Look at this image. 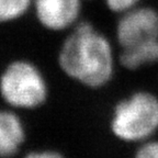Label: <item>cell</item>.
Here are the masks:
<instances>
[{
  "mask_svg": "<svg viewBox=\"0 0 158 158\" xmlns=\"http://www.w3.org/2000/svg\"><path fill=\"white\" fill-rule=\"evenodd\" d=\"M33 0H0V27L15 24L31 15Z\"/></svg>",
  "mask_w": 158,
  "mask_h": 158,
  "instance_id": "ba28073f",
  "label": "cell"
},
{
  "mask_svg": "<svg viewBox=\"0 0 158 158\" xmlns=\"http://www.w3.org/2000/svg\"><path fill=\"white\" fill-rule=\"evenodd\" d=\"M24 158H67L62 152L56 149H42L27 153Z\"/></svg>",
  "mask_w": 158,
  "mask_h": 158,
  "instance_id": "8fae6325",
  "label": "cell"
},
{
  "mask_svg": "<svg viewBox=\"0 0 158 158\" xmlns=\"http://www.w3.org/2000/svg\"><path fill=\"white\" fill-rule=\"evenodd\" d=\"M118 66L135 73L158 65V40L118 49Z\"/></svg>",
  "mask_w": 158,
  "mask_h": 158,
  "instance_id": "52a82bcc",
  "label": "cell"
},
{
  "mask_svg": "<svg viewBox=\"0 0 158 158\" xmlns=\"http://www.w3.org/2000/svg\"><path fill=\"white\" fill-rule=\"evenodd\" d=\"M109 12L116 17L144 3V0H102Z\"/></svg>",
  "mask_w": 158,
  "mask_h": 158,
  "instance_id": "30bf717a",
  "label": "cell"
},
{
  "mask_svg": "<svg viewBox=\"0 0 158 158\" xmlns=\"http://www.w3.org/2000/svg\"><path fill=\"white\" fill-rule=\"evenodd\" d=\"M49 85L42 68L32 59L17 57L0 72V98L13 110H35L46 103Z\"/></svg>",
  "mask_w": 158,
  "mask_h": 158,
  "instance_id": "3957f363",
  "label": "cell"
},
{
  "mask_svg": "<svg viewBox=\"0 0 158 158\" xmlns=\"http://www.w3.org/2000/svg\"><path fill=\"white\" fill-rule=\"evenodd\" d=\"M85 1L86 0H33L31 15L43 31L64 35L84 19Z\"/></svg>",
  "mask_w": 158,
  "mask_h": 158,
  "instance_id": "5b68a950",
  "label": "cell"
},
{
  "mask_svg": "<svg viewBox=\"0 0 158 158\" xmlns=\"http://www.w3.org/2000/svg\"><path fill=\"white\" fill-rule=\"evenodd\" d=\"M156 40H158L157 8L143 3L116 17L114 42L118 49Z\"/></svg>",
  "mask_w": 158,
  "mask_h": 158,
  "instance_id": "277c9868",
  "label": "cell"
},
{
  "mask_svg": "<svg viewBox=\"0 0 158 158\" xmlns=\"http://www.w3.org/2000/svg\"><path fill=\"white\" fill-rule=\"evenodd\" d=\"M130 158H158V136L133 146Z\"/></svg>",
  "mask_w": 158,
  "mask_h": 158,
  "instance_id": "9c48e42d",
  "label": "cell"
},
{
  "mask_svg": "<svg viewBox=\"0 0 158 158\" xmlns=\"http://www.w3.org/2000/svg\"><path fill=\"white\" fill-rule=\"evenodd\" d=\"M56 64L67 79L94 91L108 88L120 69L114 40L85 19L64 34Z\"/></svg>",
  "mask_w": 158,
  "mask_h": 158,
  "instance_id": "6da1fadb",
  "label": "cell"
},
{
  "mask_svg": "<svg viewBox=\"0 0 158 158\" xmlns=\"http://www.w3.org/2000/svg\"><path fill=\"white\" fill-rule=\"evenodd\" d=\"M27 139L24 124L13 109L0 110V158H13Z\"/></svg>",
  "mask_w": 158,
  "mask_h": 158,
  "instance_id": "8992f818",
  "label": "cell"
},
{
  "mask_svg": "<svg viewBox=\"0 0 158 158\" xmlns=\"http://www.w3.org/2000/svg\"><path fill=\"white\" fill-rule=\"evenodd\" d=\"M108 131L116 143L133 147L158 136V92L137 88L116 99L108 115Z\"/></svg>",
  "mask_w": 158,
  "mask_h": 158,
  "instance_id": "7a4b0ae2",
  "label": "cell"
}]
</instances>
